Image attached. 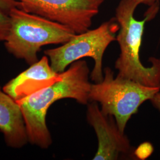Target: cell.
I'll return each mask as SVG.
<instances>
[{"mask_svg":"<svg viewBox=\"0 0 160 160\" xmlns=\"http://www.w3.org/2000/svg\"><path fill=\"white\" fill-rule=\"evenodd\" d=\"M90 70L84 60H78L62 72V79L33 95L17 101L23 113L29 142L42 149L52 143L51 133L46 125L48 109L63 98H72L87 105L89 101L91 83Z\"/></svg>","mask_w":160,"mask_h":160,"instance_id":"1","label":"cell"},{"mask_svg":"<svg viewBox=\"0 0 160 160\" xmlns=\"http://www.w3.org/2000/svg\"><path fill=\"white\" fill-rule=\"evenodd\" d=\"M140 4L134 0H122L116 9V20L119 24V33L116 40L120 47V55L114 67L117 76L135 81L144 86L158 87L160 84V58H151V66L145 67L140 61L139 51L143 37L144 26L148 20H138L134 12Z\"/></svg>","mask_w":160,"mask_h":160,"instance_id":"2","label":"cell"},{"mask_svg":"<svg viewBox=\"0 0 160 160\" xmlns=\"http://www.w3.org/2000/svg\"><path fill=\"white\" fill-rule=\"evenodd\" d=\"M10 28L4 45L12 56L30 65L43 46L63 44L75 33L68 27L15 7L8 12Z\"/></svg>","mask_w":160,"mask_h":160,"instance_id":"3","label":"cell"},{"mask_svg":"<svg viewBox=\"0 0 160 160\" xmlns=\"http://www.w3.org/2000/svg\"><path fill=\"white\" fill-rule=\"evenodd\" d=\"M158 90L159 87L144 86L119 76L114 78L113 71L107 67L103 81L91 84L88 96L89 101L100 103L103 113L114 117L120 131L125 133L132 116Z\"/></svg>","mask_w":160,"mask_h":160,"instance_id":"4","label":"cell"},{"mask_svg":"<svg viewBox=\"0 0 160 160\" xmlns=\"http://www.w3.org/2000/svg\"><path fill=\"white\" fill-rule=\"evenodd\" d=\"M119 29L118 22H106L96 29L75 34L62 46L46 50L45 54L49 58L52 69L58 73L63 72L68 66L82 58H92L94 67L90 77L95 83L100 82L103 80V55L109 45L116 40Z\"/></svg>","mask_w":160,"mask_h":160,"instance_id":"5","label":"cell"},{"mask_svg":"<svg viewBox=\"0 0 160 160\" xmlns=\"http://www.w3.org/2000/svg\"><path fill=\"white\" fill-rule=\"evenodd\" d=\"M26 12L61 24L75 34L89 30L104 0H14Z\"/></svg>","mask_w":160,"mask_h":160,"instance_id":"6","label":"cell"},{"mask_svg":"<svg viewBox=\"0 0 160 160\" xmlns=\"http://www.w3.org/2000/svg\"><path fill=\"white\" fill-rule=\"evenodd\" d=\"M87 119L98 139V149L92 160H116L133 157L129 139L120 131L114 117L104 114L98 103H88Z\"/></svg>","mask_w":160,"mask_h":160,"instance_id":"7","label":"cell"},{"mask_svg":"<svg viewBox=\"0 0 160 160\" xmlns=\"http://www.w3.org/2000/svg\"><path fill=\"white\" fill-rule=\"evenodd\" d=\"M62 79V74L51 67L49 58L43 56L3 87V91L18 101L46 88Z\"/></svg>","mask_w":160,"mask_h":160,"instance_id":"8","label":"cell"},{"mask_svg":"<svg viewBox=\"0 0 160 160\" xmlns=\"http://www.w3.org/2000/svg\"><path fill=\"white\" fill-rule=\"evenodd\" d=\"M0 131L7 145L12 148H21L29 142L20 105L1 87Z\"/></svg>","mask_w":160,"mask_h":160,"instance_id":"9","label":"cell"},{"mask_svg":"<svg viewBox=\"0 0 160 160\" xmlns=\"http://www.w3.org/2000/svg\"><path fill=\"white\" fill-rule=\"evenodd\" d=\"M10 28L8 13L0 8V42H4Z\"/></svg>","mask_w":160,"mask_h":160,"instance_id":"10","label":"cell"},{"mask_svg":"<svg viewBox=\"0 0 160 160\" xmlns=\"http://www.w3.org/2000/svg\"><path fill=\"white\" fill-rule=\"evenodd\" d=\"M18 5V2L14 0H0V8L8 13L12 8Z\"/></svg>","mask_w":160,"mask_h":160,"instance_id":"11","label":"cell"},{"mask_svg":"<svg viewBox=\"0 0 160 160\" xmlns=\"http://www.w3.org/2000/svg\"><path fill=\"white\" fill-rule=\"evenodd\" d=\"M159 90L150 100L152 105L160 113V84L158 86Z\"/></svg>","mask_w":160,"mask_h":160,"instance_id":"12","label":"cell"},{"mask_svg":"<svg viewBox=\"0 0 160 160\" xmlns=\"http://www.w3.org/2000/svg\"><path fill=\"white\" fill-rule=\"evenodd\" d=\"M138 2H139V4L143 3L145 4H148V5H151L154 4L155 2H157L158 1H159L160 0H134Z\"/></svg>","mask_w":160,"mask_h":160,"instance_id":"13","label":"cell"}]
</instances>
